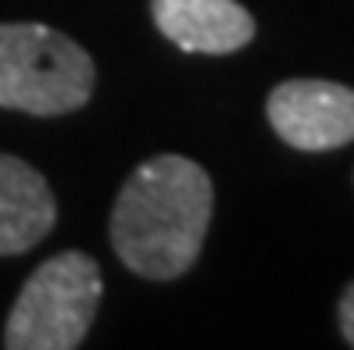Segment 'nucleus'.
<instances>
[{
	"label": "nucleus",
	"mask_w": 354,
	"mask_h": 350,
	"mask_svg": "<svg viewBox=\"0 0 354 350\" xmlns=\"http://www.w3.org/2000/svg\"><path fill=\"white\" fill-rule=\"evenodd\" d=\"M212 179L197 161L161 154L126 179L115 211L111 243L143 279H176L197 261L212 222Z\"/></svg>",
	"instance_id": "nucleus-1"
},
{
	"label": "nucleus",
	"mask_w": 354,
	"mask_h": 350,
	"mask_svg": "<svg viewBox=\"0 0 354 350\" xmlns=\"http://www.w3.org/2000/svg\"><path fill=\"white\" fill-rule=\"evenodd\" d=\"M93 93V61L75 39L39 22H0V108L79 111Z\"/></svg>",
	"instance_id": "nucleus-2"
},
{
	"label": "nucleus",
	"mask_w": 354,
	"mask_h": 350,
	"mask_svg": "<svg viewBox=\"0 0 354 350\" xmlns=\"http://www.w3.org/2000/svg\"><path fill=\"white\" fill-rule=\"evenodd\" d=\"M100 269L90 254L61 251L47 257L29 275L18 293L8 325V350H72L86 340L97 304H100Z\"/></svg>",
	"instance_id": "nucleus-3"
},
{
	"label": "nucleus",
	"mask_w": 354,
	"mask_h": 350,
	"mask_svg": "<svg viewBox=\"0 0 354 350\" xmlns=\"http://www.w3.org/2000/svg\"><path fill=\"white\" fill-rule=\"evenodd\" d=\"M268 121L297 150H337L354 139V90L329 79H290L268 93Z\"/></svg>",
	"instance_id": "nucleus-4"
},
{
	"label": "nucleus",
	"mask_w": 354,
	"mask_h": 350,
	"mask_svg": "<svg viewBox=\"0 0 354 350\" xmlns=\"http://www.w3.org/2000/svg\"><path fill=\"white\" fill-rule=\"evenodd\" d=\"M151 14L186 54H233L254 39V18L236 0H151Z\"/></svg>",
	"instance_id": "nucleus-5"
},
{
	"label": "nucleus",
	"mask_w": 354,
	"mask_h": 350,
	"mask_svg": "<svg viewBox=\"0 0 354 350\" xmlns=\"http://www.w3.org/2000/svg\"><path fill=\"white\" fill-rule=\"evenodd\" d=\"M57 222V200L32 164L0 154V254H26Z\"/></svg>",
	"instance_id": "nucleus-6"
},
{
	"label": "nucleus",
	"mask_w": 354,
	"mask_h": 350,
	"mask_svg": "<svg viewBox=\"0 0 354 350\" xmlns=\"http://www.w3.org/2000/svg\"><path fill=\"white\" fill-rule=\"evenodd\" d=\"M340 333H344V340L354 347V282L344 290V297H340Z\"/></svg>",
	"instance_id": "nucleus-7"
}]
</instances>
